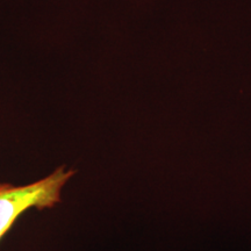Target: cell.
I'll return each instance as SVG.
<instances>
[{
  "instance_id": "obj_1",
  "label": "cell",
  "mask_w": 251,
  "mask_h": 251,
  "mask_svg": "<svg viewBox=\"0 0 251 251\" xmlns=\"http://www.w3.org/2000/svg\"><path fill=\"white\" fill-rule=\"evenodd\" d=\"M76 175L74 168L57 166L49 175L25 185L0 181V241L17 220L30 209H52L62 202L63 192Z\"/></svg>"
}]
</instances>
